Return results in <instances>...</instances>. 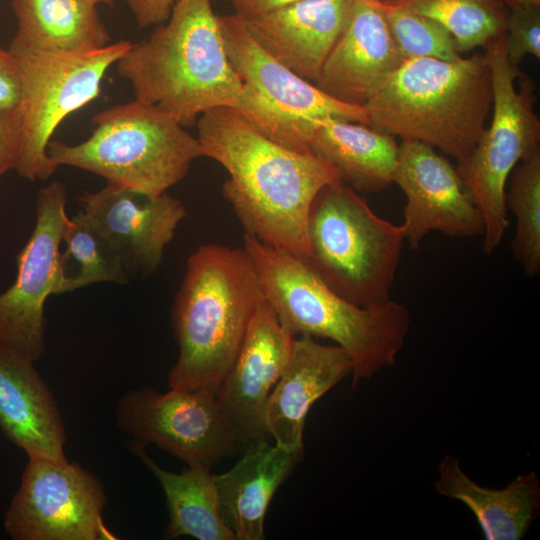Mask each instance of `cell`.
Here are the masks:
<instances>
[{
	"instance_id": "f1b7e54d",
	"label": "cell",
	"mask_w": 540,
	"mask_h": 540,
	"mask_svg": "<svg viewBox=\"0 0 540 540\" xmlns=\"http://www.w3.org/2000/svg\"><path fill=\"white\" fill-rule=\"evenodd\" d=\"M391 34L401 54L408 59H460L453 34L439 21L388 2H380Z\"/></svg>"
},
{
	"instance_id": "5bb4252c",
	"label": "cell",
	"mask_w": 540,
	"mask_h": 540,
	"mask_svg": "<svg viewBox=\"0 0 540 540\" xmlns=\"http://www.w3.org/2000/svg\"><path fill=\"white\" fill-rule=\"evenodd\" d=\"M406 196L405 242L419 248L430 231L455 238L484 234V220L457 169L434 148L402 141L393 175Z\"/></svg>"
},
{
	"instance_id": "8fae6325",
	"label": "cell",
	"mask_w": 540,
	"mask_h": 540,
	"mask_svg": "<svg viewBox=\"0 0 540 540\" xmlns=\"http://www.w3.org/2000/svg\"><path fill=\"white\" fill-rule=\"evenodd\" d=\"M106 503L101 481L77 462L28 457L4 528L13 540H116Z\"/></svg>"
},
{
	"instance_id": "52a82bcc",
	"label": "cell",
	"mask_w": 540,
	"mask_h": 540,
	"mask_svg": "<svg viewBox=\"0 0 540 540\" xmlns=\"http://www.w3.org/2000/svg\"><path fill=\"white\" fill-rule=\"evenodd\" d=\"M303 258L347 301L373 307L391 300L405 242L403 226L378 216L342 181L324 186L307 217Z\"/></svg>"
},
{
	"instance_id": "e0dca14e",
	"label": "cell",
	"mask_w": 540,
	"mask_h": 540,
	"mask_svg": "<svg viewBox=\"0 0 540 540\" xmlns=\"http://www.w3.org/2000/svg\"><path fill=\"white\" fill-rule=\"evenodd\" d=\"M404 61L380 2L353 0L314 84L337 101L364 106Z\"/></svg>"
},
{
	"instance_id": "83f0119b",
	"label": "cell",
	"mask_w": 540,
	"mask_h": 540,
	"mask_svg": "<svg viewBox=\"0 0 540 540\" xmlns=\"http://www.w3.org/2000/svg\"><path fill=\"white\" fill-rule=\"evenodd\" d=\"M511 174L505 203L516 217L512 255L533 277L540 272V150L519 162Z\"/></svg>"
},
{
	"instance_id": "3957f363",
	"label": "cell",
	"mask_w": 540,
	"mask_h": 540,
	"mask_svg": "<svg viewBox=\"0 0 540 540\" xmlns=\"http://www.w3.org/2000/svg\"><path fill=\"white\" fill-rule=\"evenodd\" d=\"M135 99L183 127L205 112L232 107L242 82L232 68L211 0H178L169 18L116 62Z\"/></svg>"
},
{
	"instance_id": "4dcf8cb0",
	"label": "cell",
	"mask_w": 540,
	"mask_h": 540,
	"mask_svg": "<svg viewBox=\"0 0 540 540\" xmlns=\"http://www.w3.org/2000/svg\"><path fill=\"white\" fill-rule=\"evenodd\" d=\"M22 147L21 125L17 109H0V182L10 170H16Z\"/></svg>"
},
{
	"instance_id": "ba28073f",
	"label": "cell",
	"mask_w": 540,
	"mask_h": 540,
	"mask_svg": "<svg viewBox=\"0 0 540 540\" xmlns=\"http://www.w3.org/2000/svg\"><path fill=\"white\" fill-rule=\"evenodd\" d=\"M484 47L491 72L492 117L472 153L456 169L482 214V248L490 255L509 225L508 178L519 162L540 150V120L534 111L536 86L509 62L505 33Z\"/></svg>"
},
{
	"instance_id": "8992f818",
	"label": "cell",
	"mask_w": 540,
	"mask_h": 540,
	"mask_svg": "<svg viewBox=\"0 0 540 540\" xmlns=\"http://www.w3.org/2000/svg\"><path fill=\"white\" fill-rule=\"evenodd\" d=\"M92 123L91 136L78 144L50 141L47 153L57 167H75L107 184L158 197L203 157L198 139L185 127L136 99L100 111Z\"/></svg>"
},
{
	"instance_id": "8d00e7d4",
	"label": "cell",
	"mask_w": 540,
	"mask_h": 540,
	"mask_svg": "<svg viewBox=\"0 0 540 540\" xmlns=\"http://www.w3.org/2000/svg\"><path fill=\"white\" fill-rule=\"evenodd\" d=\"M375 1H379V2H390V1H394V0H375Z\"/></svg>"
},
{
	"instance_id": "4fadbf2b",
	"label": "cell",
	"mask_w": 540,
	"mask_h": 540,
	"mask_svg": "<svg viewBox=\"0 0 540 540\" xmlns=\"http://www.w3.org/2000/svg\"><path fill=\"white\" fill-rule=\"evenodd\" d=\"M66 202L67 189L59 181L39 189L35 225L18 254L15 281L0 293V342L34 362L46 351V300L63 294L66 271L60 244L69 218Z\"/></svg>"
},
{
	"instance_id": "277c9868",
	"label": "cell",
	"mask_w": 540,
	"mask_h": 540,
	"mask_svg": "<svg viewBox=\"0 0 540 540\" xmlns=\"http://www.w3.org/2000/svg\"><path fill=\"white\" fill-rule=\"evenodd\" d=\"M263 298L243 248L215 243L197 248L172 308L179 354L168 374L170 388L216 393Z\"/></svg>"
},
{
	"instance_id": "e575fe53",
	"label": "cell",
	"mask_w": 540,
	"mask_h": 540,
	"mask_svg": "<svg viewBox=\"0 0 540 540\" xmlns=\"http://www.w3.org/2000/svg\"><path fill=\"white\" fill-rule=\"evenodd\" d=\"M509 9L522 5H540V0H501Z\"/></svg>"
},
{
	"instance_id": "ffe728a7",
	"label": "cell",
	"mask_w": 540,
	"mask_h": 540,
	"mask_svg": "<svg viewBox=\"0 0 540 540\" xmlns=\"http://www.w3.org/2000/svg\"><path fill=\"white\" fill-rule=\"evenodd\" d=\"M351 373V358L340 346L324 345L310 336L295 338L290 359L266 406L267 431L274 443L303 453L308 411Z\"/></svg>"
},
{
	"instance_id": "9a60e30c",
	"label": "cell",
	"mask_w": 540,
	"mask_h": 540,
	"mask_svg": "<svg viewBox=\"0 0 540 540\" xmlns=\"http://www.w3.org/2000/svg\"><path fill=\"white\" fill-rule=\"evenodd\" d=\"M294 339L264 297L248 324L234 362L215 393L241 446L269 436L267 402L290 359Z\"/></svg>"
},
{
	"instance_id": "ac0fdd59",
	"label": "cell",
	"mask_w": 540,
	"mask_h": 540,
	"mask_svg": "<svg viewBox=\"0 0 540 540\" xmlns=\"http://www.w3.org/2000/svg\"><path fill=\"white\" fill-rule=\"evenodd\" d=\"M352 2L296 0L243 19L261 47L294 73L315 83L346 24Z\"/></svg>"
},
{
	"instance_id": "f546056e",
	"label": "cell",
	"mask_w": 540,
	"mask_h": 540,
	"mask_svg": "<svg viewBox=\"0 0 540 540\" xmlns=\"http://www.w3.org/2000/svg\"><path fill=\"white\" fill-rule=\"evenodd\" d=\"M506 52L509 62L519 66L527 56L540 58V5L510 8L506 25Z\"/></svg>"
},
{
	"instance_id": "836d02e7",
	"label": "cell",
	"mask_w": 540,
	"mask_h": 540,
	"mask_svg": "<svg viewBox=\"0 0 540 540\" xmlns=\"http://www.w3.org/2000/svg\"><path fill=\"white\" fill-rule=\"evenodd\" d=\"M232 5L235 14L251 17L296 0H224Z\"/></svg>"
},
{
	"instance_id": "7c38bea8",
	"label": "cell",
	"mask_w": 540,
	"mask_h": 540,
	"mask_svg": "<svg viewBox=\"0 0 540 540\" xmlns=\"http://www.w3.org/2000/svg\"><path fill=\"white\" fill-rule=\"evenodd\" d=\"M115 420L131 442L154 444L188 466L211 468L241 446L216 394L209 390H132L117 402Z\"/></svg>"
},
{
	"instance_id": "2e32d148",
	"label": "cell",
	"mask_w": 540,
	"mask_h": 540,
	"mask_svg": "<svg viewBox=\"0 0 540 540\" xmlns=\"http://www.w3.org/2000/svg\"><path fill=\"white\" fill-rule=\"evenodd\" d=\"M81 211L118 252L129 275L147 277L160 266L167 245L186 216L168 192L151 197L106 184L80 197Z\"/></svg>"
},
{
	"instance_id": "603a6c76",
	"label": "cell",
	"mask_w": 540,
	"mask_h": 540,
	"mask_svg": "<svg viewBox=\"0 0 540 540\" xmlns=\"http://www.w3.org/2000/svg\"><path fill=\"white\" fill-rule=\"evenodd\" d=\"M307 145L355 191L376 193L393 182L399 145L395 137L366 124L319 119L308 135Z\"/></svg>"
},
{
	"instance_id": "6da1fadb",
	"label": "cell",
	"mask_w": 540,
	"mask_h": 540,
	"mask_svg": "<svg viewBox=\"0 0 540 540\" xmlns=\"http://www.w3.org/2000/svg\"><path fill=\"white\" fill-rule=\"evenodd\" d=\"M197 129L203 157L229 174L222 194L245 233L307 258L310 206L324 186L341 181L338 171L312 152L271 140L230 107L203 113Z\"/></svg>"
},
{
	"instance_id": "d6986e66",
	"label": "cell",
	"mask_w": 540,
	"mask_h": 540,
	"mask_svg": "<svg viewBox=\"0 0 540 540\" xmlns=\"http://www.w3.org/2000/svg\"><path fill=\"white\" fill-rule=\"evenodd\" d=\"M34 363L0 342V430L27 457L64 463L62 415Z\"/></svg>"
},
{
	"instance_id": "d4e9b609",
	"label": "cell",
	"mask_w": 540,
	"mask_h": 540,
	"mask_svg": "<svg viewBox=\"0 0 540 540\" xmlns=\"http://www.w3.org/2000/svg\"><path fill=\"white\" fill-rule=\"evenodd\" d=\"M127 447L154 474L166 497L169 523L165 538L191 536L198 540H235L219 508L210 468L188 466L180 473L161 468L146 453L145 446L129 442Z\"/></svg>"
},
{
	"instance_id": "1f68e13d",
	"label": "cell",
	"mask_w": 540,
	"mask_h": 540,
	"mask_svg": "<svg viewBox=\"0 0 540 540\" xmlns=\"http://www.w3.org/2000/svg\"><path fill=\"white\" fill-rule=\"evenodd\" d=\"M20 99V75L9 50L0 47V109H17Z\"/></svg>"
},
{
	"instance_id": "d590c367",
	"label": "cell",
	"mask_w": 540,
	"mask_h": 540,
	"mask_svg": "<svg viewBox=\"0 0 540 540\" xmlns=\"http://www.w3.org/2000/svg\"><path fill=\"white\" fill-rule=\"evenodd\" d=\"M94 4H99V3H103V4H108V5H112L116 0H88Z\"/></svg>"
},
{
	"instance_id": "9c48e42d",
	"label": "cell",
	"mask_w": 540,
	"mask_h": 540,
	"mask_svg": "<svg viewBox=\"0 0 540 540\" xmlns=\"http://www.w3.org/2000/svg\"><path fill=\"white\" fill-rule=\"evenodd\" d=\"M229 62L242 82L230 107L271 140L295 151L311 152L308 135L319 119L368 125L364 106L342 103L294 73L253 38L243 17L219 16Z\"/></svg>"
},
{
	"instance_id": "cb8c5ba5",
	"label": "cell",
	"mask_w": 540,
	"mask_h": 540,
	"mask_svg": "<svg viewBox=\"0 0 540 540\" xmlns=\"http://www.w3.org/2000/svg\"><path fill=\"white\" fill-rule=\"evenodd\" d=\"M17 30L12 43L46 52L103 48L111 36L88 0H13Z\"/></svg>"
},
{
	"instance_id": "7402d4cb",
	"label": "cell",
	"mask_w": 540,
	"mask_h": 540,
	"mask_svg": "<svg viewBox=\"0 0 540 540\" xmlns=\"http://www.w3.org/2000/svg\"><path fill=\"white\" fill-rule=\"evenodd\" d=\"M436 491L465 504L487 540H518L528 531L540 507V485L534 472L517 476L502 489L478 485L446 455L438 467Z\"/></svg>"
},
{
	"instance_id": "30bf717a",
	"label": "cell",
	"mask_w": 540,
	"mask_h": 540,
	"mask_svg": "<svg viewBox=\"0 0 540 540\" xmlns=\"http://www.w3.org/2000/svg\"><path fill=\"white\" fill-rule=\"evenodd\" d=\"M131 45L120 40L90 51L46 52L10 43L20 75L22 147L15 171L22 178L45 181L54 174L58 167L47 153L52 135L69 114L99 97L106 72Z\"/></svg>"
},
{
	"instance_id": "484cf974",
	"label": "cell",
	"mask_w": 540,
	"mask_h": 540,
	"mask_svg": "<svg viewBox=\"0 0 540 540\" xmlns=\"http://www.w3.org/2000/svg\"><path fill=\"white\" fill-rule=\"evenodd\" d=\"M395 6L442 23L455 37L461 53L505 33L508 7L501 0H394Z\"/></svg>"
},
{
	"instance_id": "5b68a950",
	"label": "cell",
	"mask_w": 540,
	"mask_h": 540,
	"mask_svg": "<svg viewBox=\"0 0 540 540\" xmlns=\"http://www.w3.org/2000/svg\"><path fill=\"white\" fill-rule=\"evenodd\" d=\"M492 96L485 54L416 58L405 60L364 108L371 128L437 148L458 163L482 136Z\"/></svg>"
},
{
	"instance_id": "d6a6232c",
	"label": "cell",
	"mask_w": 540,
	"mask_h": 540,
	"mask_svg": "<svg viewBox=\"0 0 540 540\" xmlns=\"http://www.w3.org/2000/svg\"><path fill=\"white\" fill-rule=\"evenodd\" d=\"M178 0H126L140 29L164 23Z\"/></svg>"
},
{
	"instance_id": "44dd1931",
	"label": "cell",
	"mask_w": 540,
	"mask_h": 540,
	"mask_svg": "<svg viewBox=\"0 0 540 540\" xmlns=\"http://www.w3.org/2000/svg\"><path fill=\"white\" fill-rule=\"evenodd\" d=\"M302 455L260 440L247 445L230 470L213 474L221 516L236 540L264 539L269 504Z\"/></svg>"
},
{
	"instance_id": "7a4b0ae2",
	"label": "cell",
	"mask_w": 540,
	"mask_h": 540,
	"mask_svg": "<svg viewBox=\"0 0 540 540\" xmlns=\"http://www.w3.org/2000/svg\"><path fill=\"white\" fill-rule=\"evenodd\" d=\"M265 299L292 335L327 338L352 361V388L393 366L410 328L408 308L393 300L355 305L330 289L301 257L244 234Z\"/></svg>"
},
{
	"instance_id": "4316f807",
	"label": "cell",
	"mask_w": 540,
	"mask_h": 540,
	"mask_svg": "<svg viewBox=\"0 0 540 540\" xmlns=\"http://www.w3.org/2000/svg\"><path fill=\"white\" fill-rule=\"evenodd\" d=\"M62 242L64 259L78 264L76 273L66 276L63 294L99 282L128 283L130 277L118 252L81 210L66 221Z\"/></svg>"
}]
</instances>
